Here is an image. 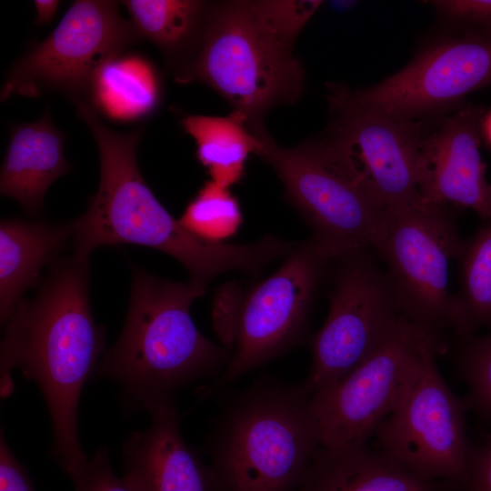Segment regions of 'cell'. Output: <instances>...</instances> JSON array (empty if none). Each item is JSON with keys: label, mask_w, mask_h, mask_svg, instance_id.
<instances>
[{"label": "cell", "mask_w": 491, "mask_h": 491, "mask_svg": "<svg viewBox=\"0 0 491 491\" xmlns=\"http://www.w3.org/2000/svg\"><path fill=\"white\" fill-rule=\"evenodd\" d=\"M71 100L92 131L100 160L98 189L86 211L71 222L73 256L77 259H89L103 246L152 247L176 259L201 296L222 274L237 271L257 276L273 260L289 253L294 243L270 235L250 244H226L190 233L160 204L139 171L136 148L142 130L114 131L101 121L93 104L83 97Z\"/></svg>", "instance_id": "6da1fadb"}, {"label": "cell", "mask_w": 491, "mask_h": 491, "mask_svg": "<svg viewBox=\"0 0 491 491\" xmlns=\"http://www.w3.org/2000/svg\"><path fill=\"white\" fill-rule=\"evenodd\" d=\"M31 300L23 298L5 324L1 345V396L14 390L18 369L40 388L49 412V455L70 475L87 461L77 416L82 389L105 354L104 330L92 315L89 259L55 260Z\"/></svg>", "instance_id": "7a4b0ae2"}, {"label": "cell", "mask_w": 491, "mask_h": 491, "mask_svg": "<svg viewBox=\"0 0 491 491\" xmlns=\"http://www.w3.org/2000/svg\"><path fill=\"white\" fill-rule=\"evenodd\" d=\"M196 297L188 282L134 267L125 326L94 375L115 382L126 407L146 411L175 400L181 387L217 378L226 367L232 350L205 337L190 316Z\"/></svg>", "instance_id": "3957f363"}, {"label": "cell", "mask_w": 491, "mask_h": 491, "mask_svg": "<svg viewBox=\"0 0 491 491\" xmlns=\"http://www.w3.org/2000/svg\"><path fill=\"white\" fill-rule=\"evenodd\" d=\"M321 446L310 396L262 376L226 398L210 436L215 491H295Z\"/></svg>", "instance_id": "277c9868"}, {"label": "cell", "mask_w": 491, "mask_h": 491, "mask_svg": "<svg viewBox=\"0 0 491 491\" xmlns=\"http://www.w3.org/2000/svg\"><path fill=\"white\" fill-rule=\"evenodd\" d=\"M203 25L200 46L177 70V82L197 81L212 87L248 127L262 125V116L275 105L300 97L303 66L255 1L216 5Z\"/></svg>", "instance_id": "5b68a950"}, {"label": "cell", "mask_w": 491, "mask_h": 491, "mask_svg": "<svg viewBox=\"0 0 491 491\" xmlns=\"http://www.w3.org/2000/svg\"><path fill=\"white\" fill-rule=\"evenodd\" d=\"M335 256L312 235L296 243L279 268L244 297L225 299L235 328L232 355L215 382L199 389L201 399L215 396L306 339L316 296Z\"/></svg>", "instance_id": "8992f818"}, {"label": "cell", "mask_w": 491, "mask_h": 491, "mask_svg": "<svg viewBox=\"0 0 491 491\" xmlns=\"http://www.w3.org/2000/svg\"><path fill=\"white\" fill-rule=\"evenodd\" d=\"M371 249H348L330 260L326 276L329 311L311 340L312 366L300 384L310 396L362 363L403 316Z\"/></svg>", "instance_id": "52a82bcc"}, {"label": "cell", "mask_w": 491, "mask_h": 491, "mask_svg": "<svg viewBox=\"0 0 491 491\" xmlns=\"http://www.w3.org/2000/svg\"><path fill=\"white\" fill-rule=\"evenodd\" d=\"M464 241L449 207L420 202L384 209L371 247L403 316L441 335L451 327L449 267Z\"/></svg>", "instance_id": "ba28073f"}, {"label": "cell", "mask_w": 491, "mask_h": 491, "mask_svg": "<svg viewBox=\"0 0 491 491\" xmlns=\"http://www.w3.org/2000/svg\"><path fill=\"white\" fill-rule=\"evenodd\" d=\"M443 338L405 316L389 336L341 379L310 396L321 446L366 443L404 398L426 346Z\"/></svg>", "instance_id": "9c48e42d"}, {"label": "cell", "mask_w": 491, "mask_h": 491, "mask_svg": "<svg viewBox=\"0 0 491 491\" xmlns=\"http://www.w3.org/2000/svg\"><path fill=\"white\" fill-rule=\"evenodd\" d=\"M443 338L425 348L417 375L396 408L379 426L377 448L426 480H446L465 489L468 477L464 400L439 373L436 354Z\"/></svg>", "instance_id": "30bf717a"}, {"label": "cell", "mask_w": 491, "mask_h": 491, "mask_svg": "<svg viewBox=\"0 0 491 491\" xmlns=\"http://www.w3.org/2000/svg\"><path fill=\"white\" fill-rule=\"evenodd\" d=\"M327 100L333 119L314 143L383 208L422 202L418 185L423 124L357 106L334 85Z\"/></svg>", "instance_id": "8fae6325"}, {"label": "cell", "mask_w": 491, "mask_h": 491, "mask_svg": "<svg viewBox=\"0 0 491 491\" xmlns=\"http://www.w3.org/2000/svg\"><path fill=\"white\" fill-rule=\"evenodd\" d=\"M250 130L260 141L256 155L276 173L314 236L336 255L372 246L385 208L356 180L314 142L283 147L263 125Z\"/></svg>", "instance_id": "7c38bea8"}, {"label": "cell", "mask_w": 491, "mask_h": 491, "mask_svg": "<svg viewBox=\"0 0 491 491\" xmlns=\"http://www.w3.org/2000/svg\"><path fill=\"white\" fill-rule=\"evenodd\" d=\"M138 38L115 2L75 1L49 36L13 65L1 99L38 96L47 90L82 97L99 70Z\"/></svg>", "instance_id": "4fadbf2b"}, {"label": "cell", "mask_w": 491, "mask_h": 491, "mask_svg": "<svg viewBox=\"0 0 491 491\" xmlns=\"http://www.w3.org/2000/svg\"><path fill=\"white\" fill-rule=\"evenodd\" d=\"M491 85V34L440 40L382 82L352 91L337 85L354 105L389 116L416 120L457 104Z\"/></svg>", "instance_id": "5bb4252c"}, {"label": "cell", "mask_w": 491, "mask_h": 491, "mask_svg": "<svg viewBox=\"0 0 491 491\" xmlns=\"http://www.w3.org/2000/svg\"><path fill=\"white\" fill-rule=\"evenodd\" d=\"M482 122L483 108L467 105L425 134L418 185L424 204L468 208L491 218V184L479 150Z\"/></svg>", "instance_id": "9a60e30c"}, {"label": "cell", "mask_w": 491, "mask_h": 491, "mask_svg": "<svg viewBox=\"0 0 491 491\" xmlns=\"http://www.w3.org/2000/svg\"><path fill=\"white\" fill-rule=\"evenodd\" d=\"M146 411L150 426L123 444L124 476L138 491H215L209 466L183 438L175 400Z\"/></svg>", "instance_id": "2e32d148"}, {"label": "cell", "mask_w": 491, "mask_h": 491, "mask_svg": "<svg viewBox=\"0 0 491 491\" xmlns=\"http://www.w3.org/2000/svg\"><path fill=\"white\" fill-rule=\"evenodd\" d=\"M295 491H462L456 483L423 479L366 443L320 446Z\"/></svg>", "instance_id": "e0dca14e"}, {"label": "cell", "mask_w": 491, "mask_h": 491, "mask_svg": "<svg viewBox=\"0 0 491 491\" xmlns=\"http://www.w3.org/2000/svg\"><path fill=\"white\" fill-rule=\"evenodd\" d=\"M64 143L49 112L35 122L14 126L1 168V195L29 213L39 212L50 185L70 170Z\"/></svg>", "instance_id": "ac0fdd59"}, {"label": "cell", "mask_w": 491, "mask_h": 491, "mask_svg": "<svg viewBox=\"0 0 491 491\" xmlns=\"http://www.w3.org/2000/svg\"><path fill=\"white\" fill-rule=\"evenodd\" d=\"M73 235L71 223L3 219L0 224V317L5 325L24 293Z\"/></svg>", "instance_id": "d6986e66"}, {"label": "cell", "mask_w": 491, "mask_h": 491, "mask_svg": "<svg viewBox=\"0 0 491 491\" xmlns=\"http://www.w3.org/2000/svg\"><path fill=\"white\" fill-rule=\"evenodd\" d=\"M181 123L195 140L196 156L212 181L230 188L242 179L246 159L250 154L256 155L260 142L240 115H192Z\"/></svg>", "instance_id": "ffe728a7"}, {"label": "cell", "mask_w": 491, "mask_h": 491, "mask_svg": "<svg viewBox=\"0 0 491 491\" xmlns=\"http://www.w3.org/2000/svg\"><path fill=\"white\" fill-rule=\"evenodd\" d=\"M90 94L96 109L117 120H132L155 108L159 88L149 63L135 55H119L99 70Z\"/></svg>", "instance_id": "44dd1931"}, {"label": "cell", "mask_w": 491, "mask_h": 491, "mask_svg": "<svg viewBox=\"0 0 491 491\" xmlns=\"http://www.w3.org/2000/svg\"><path fill=\"white\" fill-rule=\"evenodd\" d=\"M468 240L457 258L459 290L454 296L451 327L462 340L491 327V218Z\"/></svg>", "instance_id": "7402d4cb"}, {"label": "cell", "mask_w": 491, "mask_h": 491, "mask_svg": "<svg viewBox=\"0 0 491 491\" xmlns=\"http://www.w3.org/2000/svg\"><path fill=\"white\" fill-rule=\"evenodd\" d=\"M123 4L138 36L167 52L185 45L207 13L204 2L193 0H128Z\"/></svg>", "instance_id": "603a6c76"}, {"label": "cell", "mask_w": 491, "mask_h": 491, "mask_svg": "<svg viewBox=\"0 0 491 491\" xmlns=\"http://www.w3.org/2000/svg\"><path fill=\"white\" fill-rule=\"evenodd\" d=\"M178 220L199 238L216 243L233 236L243 223L236 197L212 180L205 183Z\"/></svg>", "instance_id": "cb8c5ba5"}, {"label": "cell", "mask_w": 491, "mask_h": 491, "mask_svg": "<svg viewBox=\"0 0 491 491\" xmlns=\"http://www.w3.org/2000/svg\"><path fill=\"white\" fill-rule=\"evenodd\" d=\"M459 371L468 387L464 400L486 421H491V327L486 334L463 340Z\"/></svg>", "instance_id": "d4e9b609"}, {"label": "cell", "mask_w": 491, "mask_h": 491, "mask_svg": "<svg viewBox=\"0 0 491 491\" xmlns=\"http://www.w3.org/2000/svg\"><path fill=\"white\" fill-rule=\"evenodd\" d=\"M261 15L276 35L286 45L294 42L307 21L321 5L316 0H264L255 1Z\"/></svg>", "instance_id": "484cf974"}, {"label": "cell", "mask_w": 491, "mask_h": 491, "mask_svg": "<svg viewBox=\"0 0 491 491\" xmlns=\"http://www.w3.org/2000/svg\"><path fill=\"white\" fill-rule=\"evenodd\" d=\"M69 476L75 491H138L125 476L114 474L106 446L98 449Z\"/></svg>", "instance_id": "4316f807"}, {"label": "cell", "mask_w": 491, "mask_h": 491, "mask_svg": "<svg viewBox=\"0 0 491 491\" xmlns=\"http://www.w3.org/2000/svg\"><path fill=\"white\" fill-rule=\"evenodd\" d=\"M432 4L449 18L491 27V0H438Z\"/></svg>", "instance_id": "83f0119b"}, {"label": "cell", "mask_w": 491, "mask_h": 491, "mask_svg": "<svg viewBox=\"0 0 491 491\" xmlns=\"http://www.w3.org/2000/svg\"><path fill=\"white\" fill-rule=\"evenodd\" d=\"M0 491H35L28 472L10 450L3 433L0 436Z\"/></svg>", "instance_id": "f1b7e54d"}, {"label": "cell", "mask_w": 491, "mask_h": 491, "mask_svg": "<svg viewBox=\"0 0 491 491\" xmlns=\"http://www.w3.org/2000/svg\"><path fill=\"white\" fill-rule=\"evenodd\" d=\"M463 491H491V436L481 446H471L467 484Z\"/></svg>", "instance_id": "f546056e"}, {"label": "cell", "mask_w": 491, "mask_h": 491, "mask_svg": "<svg viewBox=\"0 0 491 491\" xmlns=\"http://www.w3.org/2000/svg\"><path fill=\"white\" fill-rule=\"evenodd\" d=\"M36 9L35 24L43 25L49 22L55 15L60 1L57 0H35L34 1Z\"/></svg>", "instance_id": "4dcf8cb0"}, {"label": "cell", "mask_w": 491, "mask_h": 491, "mask_svg": "<svg viewBox=\"0 0 491 491\" xmlns=\"http://www.w3.org/2000/svg\"><path fill=\"white\" fill-rule=\"evenodd\" d=\"M482 132L491 145V111L485 117H483Z\"/></svg>", "instance_id": "1f68e13d"}]
</instances>
